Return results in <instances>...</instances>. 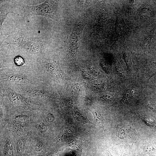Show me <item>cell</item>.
<instances>
[{
  "label": "cell",
  "mask_w": 156,
  "mask_h": 156,
  "mask_svg": "<svg viewBox=\"0 0 156 156\" xmlns=\"http://www.w3.org/2000/svg\"><path fill=\"white\" fill-rule=\"evenodd\" d=\"M30 94L35 96H38L39 95H43L45 94L43 92L36 91L30 90L28 92Z\"/></svg>",
  "instance_id": "cell-16"
},
{
  "label": "cell",
  "mask_w": 156,
  "mask_h": 156,
  "mask_svg": "<svg viewBox=\"0 0 156 156\" xmlns=\"http://www.w3.org/2000/svg\"><path fill=\"white\" fill-rule=\"evenodd\" d=\"M38 128L39 131L42 133L45 132L47 130V127L45 124L42 122L39 123Z\"/></svg>",
  "instance_id": "cell-13"
},
{
  "label": "cell",
  "mask_w": 156,
  "mask_h": 156,
  "mask_svg": "<svg viewBox=\"0 0 156 156\" xmlns=\"http://www.w3.org/2000/svg\"><path fill=\"white\" fill-rule=\"evenodd\" d=\"M107 155H108V156H114V155H112L110 152L109 151H108L107 152ZM120 156H128L127 155L125 154V153L122 154H121Z\"/></svg>",
  "instance_id": "cell-19"
},
{
  "label": "cell",
  "mask_w": 156,
  "mask_h": 156,
  "mask_svg": "<svg viewBox=\"0 0 156 156\" xmlns=\"http://www.w3.org/2000/svg\"><path fill=\"white\" fill-rule=\"evenodd\" d=\"M44 144L41 142H38L35 146V149L37 151H40L43 148Z\"/></svg>",
  "instance_id": "cell-15"
},
{
  "label": "cell",
  "mask_w": 156,
  "mask_h": 156,
  "mask_svg": "<svg viewBox=\"0 0 156 156\" xmlns=\"http://www.w3.org/2000/svg\"><path fill=\"white\" fill-rule=\"evenodd\" d=\"M55 1H47L40 5L28 6L24 5L25 12L31 14L42 15L52 18L57 15V6Z\"/></svg>",
  "instance_id": "cell-2"
},
{
  "label": "cell",
  "mask_w": 156,
  "mask_h": 156,
  "mask_svg": "<svg viewBox=\"0 0 156 156\" xmlns=\"http://www.w3.org/2000/svg\"><path fill=\"white\" fill-rule=\"evenodd\" d=\"M38 39L20 35H12L3 41L6 44H13L33 52H38L41 49L40 43Z\"/></svg>",
  "instance_id": "cell-1"
},
{
  "label": "cell",
  "mask_w": 156,
  "mask_h": 156,
  "mask_svg": "<svg viewBox=\"0 0 156 156\" xmlns=\"http://www.w3.org/2000/svg\"><path fill=\"white\" fill-rule=\"evenodd\" d=\"M28 118V116L23 115L17 116L15 118V119L17 121L21 122H26Z\"/></svg>",
  "instance_id": "cell-11"
},
{
  "label": "cell",
  "mask_w": 156,
  "mask_h": 156,
  "mask_svg": "<svg viewBox=\"0 0 156 156\" xmlns=\"http://www.w3.org/2000/svg\"><path fill=\"white\" fill-rule=\"evenodd\" d=\"M0 27L8 14L13 12L14 5L9 1H0Z\"/></svg>",
  "instance_id": "cell-4"
},
{
  "label": "cell",
  "mask_w": 156,
  "mask_h": 156,
  "mask_svg": "<svg viewBox=\"0 0 156 156\" xmlns=\"http://www.w3.org/2000/svg\"><path fill=\"white\" fill-rule=\"evenodd\" d=\"M46 119L48 122L51 123L55 120V117L52 114L49 113L47 115Z\"/></svg>",
  "instance_id": "cell-17"
},
{
  "label": "cell",
  "mask_w": 156,
  "mask_h": 156,
  "mask_svg": "<svg viewBox=\"0 0 156 156\" xmlns=\"http://www.w3.org/2000/svg\"><path fill=\"white\" fill-rule=\"evenodd\" d=\"M146 71L148 80L156 75V62L153 61L149 64L146 67Z\"/></svg>",
  "instance_id": "cell-7"
},
{
  "label": "cell",
  "mask_w": 156,
  "mask_h": 156,
  "mask_svg": "<svg viewBox=\"0 0 156 156\" xmlns=\"http://www.w3.org/2000/svg\"><path fill=\"white\" fill-rule=\"evenodd\" d=\"M144 149L150 156H156V145L152 143H148L144 145Z\"/></svg>",
  "instance_id": "cell-6"
},
{
  "label": "cell",
  "mask_w": 156,
  "mask_h": 156,
  "mask_svg": "<svg viewBox=\"0 0 156 156\" xmlns=\"http://www.w3.org/2000/svg\"><path fill=\"white\" fill-rule=\"evenodd\" d=\"M138 114L140 118L146 125L150 127H156L155 121L153 118L143 114Z\"/></svg>",
  "instance_id": "cell-8"
},
{
  "label": "cell",
  "mask_w": 156,
  "mask_h": 156,
  "mask_svg": "<svg viewBox=\"0 0 156 156\" xmlns=\"http://www.w3.org/2000/svg\"><path fill=\"white\" fill-rule=\"evenodd\" d=\"M72 114L74 118L82 125L88 123L94 124L85 116L77 110L74 111Z\"/></svg>",
  "instance_id": "cell-5"
},
{
  "label": "cell",
  "mask_w": 156,
  "mask_h": 156,
  "mask_svg": "<svg viewBox=\"0 0 156 156\" xmlns=\"http://www.w3.org/2000/svg\"><path fill=\"white\" fill-rule=\"evenodd\" d=\"M147 105L150 109L156 112V102L153 101H150L147 103Z\"/></svg>",
  "instance_id": "cell-14"
},
{
  "label": "cell",
  "mask_w": 156,
  "mask_h": 156,
  "mask_svg": "<svg viewBox=\"0 0 156 156\" xmlns=\"http://www.w3.org/2000/svg\"><path fill=\"white\" fill-rule=\"evenodd\" d=\"M117 136L123 142L133 144L136 139L137 133L131 126L125 125L121 127L117 132Z\"/></svg>",
  "instance_id": "cell-3"
},
{
  "label": "cell",
  "mask_w": 156,
  "mask_h": 156,
  "mask_svg": "<svg viewBox=\"0 0 156 156\" xmlns=\"http://www.w3.org/2000/svg\"><path fill=\"white\" fill-rule=\"evenodd\" d=\"M18 147L20 149H21L24 146L25 144V141L24 140L22 139L19 140L17 143Z\"/></svg>",
  "instance_id": "cell-18"
},
{
  "label": "cell",
  "mask_w": 156,
  "mask_h": 156,
  "mask_svg": "<svg viewBox=\"0 0 156 156\" xmlns=\"http://www.w3.org/2000/svg\"><path fill=\"white\" fill-rule=\"evenodd\" d=\"M14 62L18 66H21L24 63V61L21 56L16 57L14 59Z\"/></svg>",
  "instance_id": "cell-12"
},
{
  "label": "cell",
  "mask_w": 156,
  "mask_h": 156,
  "mask_svg": "<svg viewBox=\"0 0 156 156\" xmlns=\"http://www.w3.org/2000/svg\"><path fill=\"white\" fill-rule=\"evenodd\" d=\"M7 79L10 81L17 82H22L25 80L23 77L18 75H11Z\"/></svg>",
  "instance_id": "cell-10"
},
{
  "label": "cell",
  "mask_w": 156,
  "mask_h": 156,
  "mask_svg": "<svg viewBox=\"0 0 156 156\" xmlns=\"http://www.w3.org/2000/svg\"><path fill=\"white\" fill-rule=\"evenodd\" d=\"M4 152L6 156H13V147L10 142L8 141L4 149Z\"/></svg>",
  "instance_id": "cell-9"
},
{
  "label": "cell",
  "mask_w": 156,
  "mask_h": 156,
  "mask_svg": "<svg viewBox=\"0 0 156 156\" xmlns=\"http://www.w3.org/2000/svg\"><path fill=\"white\" fill-rule=\"evenodd\" d=\"M54 156H57V155H55Z\"/></svg>",
  "instance_id": "cell-20"
}]
</instances>
